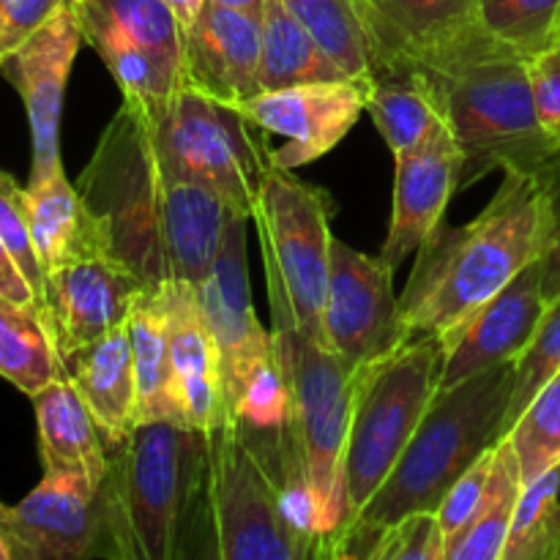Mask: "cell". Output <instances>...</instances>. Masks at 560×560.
Listing matches in <instances>:
<instances>
[{"label": "cell", "instance_id": "cell-13", "mask_svg": "<svg viewBox=\"0 0 560 560\" xmlns=\"http://www.w3.org/2000/svg\"><path fill=\"white\" fill-rule=\"evenodd\" d=\"M0 534L16 560L113 556L102 485L77 474H44L16 506L0 503Z\"/></svg>", "mask_w": 560, "mask_h": 560}, {"label": "cell", "instance_id": "cell-4", "mask_svg": "<svg viewBox=\"0 0 560 560\" xmlns=\"http://www.w3.org/2000/svg\"><path fill=\"white\" fill-rule=\"evenodd\" d=\"M517 364L479 372L457 386L438 388L388 479L339 534L328 558H364L388 525L413 512H438L454 481L503 441Z\"/></svg>", "mask_w": 560, "mask_h": 560}, {"label": "cell", "instance_id": "cell-34", "mask_svg": "<svg viewBox=\"0 0 560 560\" xmlns=\"http://www.w3.org/2000/svg\"><path fill=\"white\" fill-rule=\"evenodd\" d=\"M481 22L523 55L560 42V0H481Z\"/></svg>", "mask_w": 560, "mask_h": 560}, {"label": "cell", "instance_id": "cell-29", "mask_svg": "<svg viewBox=\"0 0 560 560\" xmlns=\"http://www.w3.org/2000/svg\"><path fill=\"white\" fill-rule=\"evenodd\" d=\"M63 375V359L42 312L0 295V377L33 397Z\"/></svg>", "mask_w": 560, "mask_h": 560}, {"label": "cell", "instance_id": "cell-1", "mask_svg": "<svg viewBox=\"0 0 560 560\" xmlns=\"http://www.w3.org/2000/svg\"><path fill=\"white\" fill-rule=\"evenodd\" d=\"M77 189L102 217L113 257L148 288L206 279L230 208L173 162L145 113L120 104Z\"/></svg>", "mask_w": 560, "mask_h": 560}, {"label": "cell", "instance_id": "cell-42", "mask_svg": "<svg viewBox=\"0 0 560 560\" xmlns=\"http://www.w3.org/2000/svg\"><path fill=\"white\" fill-rule=\"evenodd\" d=\"M71 0H0V63Z\"/></svg>", "mask_w": 560, "mask_h": 560}, {"label": "cell", "instance_id": "cell-2", "mask_svg": "<svg viewBox=\"0 0 560 560\" xmlns=\"http://www.w3.org/2000/svg\"><path fill=\"white\" fill-rule=\"evenodd\" d=\"M405 66L424 77L463 151L459 191L495 170L536 173L560 148L536 115L528 55L492 36L481 16Z\"/></svg>", "mask_w": 560, "mask_h": 560}, {"label": "cell", "instance_id": "cell-14", "mask_svg": "<svg viewBox=\"0 0 560 560\" xmlns=\"http://www.w3.org/2000/svg\"><path fill=\"white\" fill-rule=\"evenodd\" d=\"M246 222L230 213L224 224L222 244L208 268L206 279L195 284L202 320L211 331L222 366L224 408H233L241 386L277 355L273 334L260 326L252 306L249 266H246Z\"/></svg>", "mask_w": 560, "mask_h": 560}, {"label": "cell", "instance_id": "cell-20", "mask_svg": "<svg viewBox=\"0 0 560 560\" xmlns=\"http://www.w3.org/2000/svg\"><path fill=\"white\" fill-rule=\"evenodd\" d=\"M260 16L206 0L186 27V85L238 107L260 93Z\"/></svg>", "mask_w": 560, "mask_h": 560}, {"label": "cell", "instance_id": "cell-26", "mask_svg": "<svg viewBox=\"0 0 560 560\" xmlns=\"http://www.w3.org/2000/svg\"><path fill=\"white\" fill-rule=\"evenodd\" d=\"M137 375V424L142 421H178V394H175L173 364H170L167 345V310H164V290L148 288L131 306L126 320Z\"/></svg>", "mask_w": 560, "mask_h": 560}, {"label": "cell", "instance_id": "cell-8", "mask_svg": "<svg viewBox=\"0 0 560 560\" xmlns=\"http://www.w3.org/2000/svg\"><path fill=\"white\" fill-rule=\"evenodd\" d=\"M331 197L295 178L293 170L268 164L252 222L266 260L271 331L306 334L326 345L323 306L331 271Z\"/></svg>", "mask_w": 560, "mask_h": 560}, {"label": "cell", "instance_id": "cell-39", "mask_svg": "<svg viewBox=\"0 0 560 560\" xmlns=\"http://www.w3.org/2000/svg\"><path fill=\"white\" fill-rule=\"evenodd\" d=\"M492 459H495V446L487 448L463 476L452 485V490L446 492V498L438 506V520H441V528L446 534V545L452 547L459 536L468 530V525L474 523L476 512L481 509V501L487 495V487H490V474H492ZM446 547V552H448Z\"/></svg>", "mask_w": 560, "mask_h": 560}, {"label": "cell", "instance_id": "cell-15", "mask_svg": "<svg viewBox=\"0 0 560 560\" xmlns=\"http://www.w3.org/2000/svg\"><path fill=\"white\" fill-rule=\"evenodd\" d=\"M241 115L257 131L282 137L284 145L268 151V162L295 170L331 153L366 109L364 80H317L260 91L241 102Z\"/></svg>", "mask_w": 560, "mask_h": 560}, {"label": "cell", "instance_id": "cell-10", "mask_svg": "<svg viewBox=\"0 0 560 560\" xmlns=\"http://www.w3.org/2000/svg\"><path fill=\"white\" fill-rule=\"evenodd\" d=\"M82 38L118 82L124 102L162 118L186 88V27L164 0H74Z\"/></svg>", "mask_w": 560, "mask_h": 560}, {"label": "cell", "instance_id": "cell-12", "mask_svg": "<svg viewBox=\"0 0 560 560\" xmlns=\"http://www.w3.org/2000/svg\"><path fill=\"white\" fill-rule=\"evenodd\" d=\"M323 334L326 348L353 370H366L402 350L413 334L394 293V268L334 238Z\"/></svg>", "mask_w": 560, "mask_h": 560}, {"label": "cell", "instance_id": "cell-6", "mask_svg": "<svg viewBox=\"0 0 560 560\" xmlns=\"http://www.w3.org/2000/svg\"><path fill=\"white\" fill-rule=\"evenodd\" d=\"M206 503L217 558H323L320 541L295 520L277 470L233 413L206 430Z\"/></svg>", "mask_w": 560, "mask_h": 560}, {"label": "cell", "instance_id": "cell-9", "mask_svg": "<svg viewBox=\"0 0 560 560\" xmlns=\"http://www.w3.org/2000/svg\"><path fill=\"white\" fill-rule=\"evenodd\" d=\"M271 334L290 388L288 430L304 468L326 558L328 539L342 523V457L361 370L293 328Z\"/></svg>", "mask_w": 560, "mask_h": 560}, {"label": "cell", "instance_id": "cell-44", "mask_svg": "<svg viewBox=\"0 0 560 560\" xmlns=\"http://www.w3.org/2000/svg\"><path fill=\"white\" fill-rule=\"evenodd\" d=\"M164 3L175 11V16L180 20V25L189 27L191 22L197 20V14H200V9L206 0H164Z\"/></svg>", "mask_w": 560, "mask_h": 560}, {"label": "cell", "instance_id": "cell-36", "mask_svg": "<svg viewBox=\"0 0 560 560\" xmlns=\"http://www.w3.org/2000/svg\"><path fill=\"white\" fill-rule=\"evenodd\" d=\"M0 238L5 249L20 266L22 277L31 284L33 295L38 301V310L44 315V299H47V273H44L42 260H38L36 244H33L31 219H27L25 189L0 170Z\"/></svg>", "mask_w": 560, "mask_h": 560}, {"label": "cell", "instance_id": "cell-19", "mask_svg": "<svg viewBox=\"0 0 560 560\" xmlns=\"http://www.w3.org/2000/svg\"><path fill=\"white\" fill-rule=\"evenodd\" d=\"M394 164H397V184H394L392 224L377 257L397 271L443 222L448 200L459 191L463 151L448 126H441L421 145L397 153Z\"/></svg>", "mask_w": 560, "mask_h": 560}, {"label": "cell", "instance_id": "cell-27", "mask_svg": "<svg viewBox=\"0 0 560 560\" xmlns=\"http://www.w3.org/2000/svg\"><path fill=\"white\" fill-rule=\"evenodd\" d=\"M366 113L375 120L392 156L421 145L432 131L446 126L430 85L410 66L372 71L366 80Z\"/></svg>", "mask_w": 560, "mask_h": 560}, {"label": "cell", "instance_id": "cell-41", "mask_svg": "<svg viewBox=\"0 0 560 560\" xmlns=\"http://www.w3.org/2000/svg\"><path fill=\"white\" fill-rule=\"evenodd\" d=\"M528 69L541 129L560 142V42L530 55Z\"/></svg>", "mask_w": 560, "mask_h": 560}, {"label": "cell", "instance_id": "cell-40", "mask_svg": "<svg viewBox=\"0 0 560 560\" xmlns=\"http://www.w3.org/2000/svg\"><path fill=\"white\" fill-rule=\"evenodd\" d=\"M547 206V241L541 252V288L547 304L560 295V148L536 170Z\"/></svg>", "mask_w": 560, "mask_h": 560}, {"label": "cell", "instance_id": "cell-5", "mask_svg": "<svg viewBox=\"0 0 560 560\" xmlns=\"http://www.w3.org/2000/svg\"><path fill=\"white\" fill-rule=\"evenodd\" d=\"M113 448L102 481L113 558H180L189 509L206 492V432L142 421Z\"/></svg>", "mask_w": 560, "mask_h": 560}, {"label": "cell", "instance_id": "cell-28", "mask_svg": "<svg viewBox=\"0 0 560 560\" xmlns=\"http://www.w3.org/2000/svg\"><path fill=\"white\" fill-rule=\"evenodd\" d=\"M260 88L301 85L317 80H342L345 71L323 52L299 16L284 5V0H266L260 14Z\"/></svg>", "mask_w": 560, "mask_h": 560}, {"label": "cell", "instance_id": "cell-11", "mask_svg": "<svg viewBox=\"0 0 560 560\" xmlns=\"http://www.w3.org/2000/svg\"><path fill=\"white\" fill-rule=\"evenodd\" d=\"M151 126L178 167L217 191L230 213L252 219L271 162L257 129L238 109L186 85L162 118H151Z\"/></svg>", "mask_w": 560, "mask_h": 560}, {"label": "cell", "instance_id": "cell-18", "mask_svg": "<svg viewBox=\"0 0 560 560\" xmlns=\"http://www.w3.org/2000/svg\"><path fill=\"white\" fill-rule=\"evenodd\" d=\"M148 284L113 255L85 257L47 273L44 320L60 359L126 326Z\"/></svg>", "mask_w": 560, "mask_h": 560}, {"label": "cell", "instance_id": "cell-25", "mask_svg": "<svg viewBox=\"0 0 560 560\" xmlns=\"http://www.w3.org/2000/svg\"><path fill=\"white\" fill-rule=\"evenodd\" d=\"M31 399L44 474H77L102 485L109 470L107 441L74 383L63 375Z\"/></svg>", "mask_w": 560, "mask_h": 560}, {"label": "cell", "instance_id": "cell-3", "mask_svg": "<svg viewBox=\"0 0 560 560\" xmlns=\"http://www.w3.org/2000/svg\"><path fill=\"white\" fill-rule=\"evenodd\" d=\"M547 241V206L539 178L503 170L485 211L459 228L438 224L416 252L399 295L410 334H441L501 293L525 266L539 260Z\"/></svg>", "mask_w": 560, "mask_h": 560}, {"label": "cell", "instance_id": "cell-21", "mask_svg": "<svg viewBox=\"0 0 560 560\" xmlns=\"http://www.w3.org/2000/svg\"><path fill=\"white\" fill-rule=\"evenodd\" d=\"M162 290L164 310H167L170 364H173L180 416L186 427L206 432L228 413L217 345L202 320L195 284L167 282L162 284Z\"/></svg>", "mask_w": 560, "mask_h": 560}, {"label": "cell", "instance_id": "cell-33", "mask_svg": "<svg viewBox=\"0 0 560 560\" xmlns=\"http://www.w3.org/2000/svg\"><path fill=\"white\" fill-rule=\"evenodd\" d=\"M560 503V463L523 487L503 560H550Z\"/></svg>", "mask_w": 560, "mask_h": 560}, {"label": "cell", "instance_id": "cell-22", "mask_svg": "<svg viewBox=\"0 0 560 560\" xmlns=\"http://www.w3.org/2000/svg\"><path fill=\"white\" fill-rule=\"evenodd\" d=\"M370 38L372 71L397 69L479 20L481 0H353Z\"/></svg>", "mask_w": 560, "mask_h": 560}, {"label": "cell", "instance_id": "cell-16", "mask_svg": "<svg viewBox=\"0 0 560 560\" xmlns=\"http://www.w3.org/2000/svg\"><path fill=\"white\" fill-rule=\"evenodd\" d=\"M82 42L85 38H82L80 16L71 0L0 63V71L9 77L25 102L33 140L31 180H42L63 170L60 113H63L66 82Z\"/></svg>", "mask_w": 560, "mask_h": 560}, {"label": "cell", "instance_id": "cell-46", "mask_svg": "<svg viewBox=\"0 0 560 560\" xmlns=\"http://www.w3.org/2000/svg\"><path fill=\"white\" fill-rule=\"evenodd\" d=\"M0 560H16L14 558V550H11V545L5 541V536L0 534Z\"/></svg>", "mask_w": 560, "mask_h": 560}, {"label": "cell", "instance_id": "cell-35", "mask_svg": "<svg viewBox=\"0 0 560 560\" xmlns=\"http://www.w3.org/2000/svg\"><path fill=\"white\" fill-rule=\"evenodd\" d=\"M560 372V295L550 301L541 315L539 328L534 339L525 348V353L517 361V377H514L512 402H509L506 421H503V438L512 430L514 421L520 419L530 399L547 386Z\"/></svg>", "mask_w": 560, "mask_h": 560}, {"label": "cell", "instance_id": "cell-32", "mask_svg": "<svg viewBox=\"0 0 560 560\" xmlns=\"http://www.w3.org/2000/svg\"><path fill=\"white\" fill-rule=\"evenodd\" d=\"M506 441L517 454L525 485L560 463V372L530 399Z\"/></svg>", "mask_w": 560, "mask_h": 560}, {"label": "cell", "instance_id": "cell-7", "mask_svg": "<svg viewBox=\"0 0 560 560\" xmlns=\"http://www.w3.org/2000/svg\"><path fill=\"white\" fill-rule=\"evenodd\" d=\"M441 334H424L386 361L359 372L342 457V523L328 539L326 558L339 534L359 517L402 457L441 386Z\"/></svg>", "mask_w": 560, "mask_h": 560}, {"label": "cell", "instance_id": "cell-23", "mask_svg": "<svg viewBox=\"0 0 560 560\" xmlns=\"http://www.w3.org/2000/svg\"><path fill=\"white\" fill-rule=\"evenodd\" d=\"M25 206L44 273L85 257L113 255L102 217L88 206L63 170L42 180H27Z\"/></svg>", "mask_w": 560, "mask_h": 560}, {"label": "cell", "instance_id": "cell-17", "mask_svg": "<svg viewBox=\"0 0 560 560\" xmlns=\"http://www.w3.org/2000/svg\"><path fill=\"white\" fill-rule=\"evenodd\" d=\"M547 310L541 288V257L525 266L506 288L470 312L457 326L441 331V386L448 388L479 372L517 364Z\"/></svg>", "mask_w": 560, "mask_h": 560}, {"label": "cell", "instance_id": "cell-30", "mask_svg": "<svg viewBox=\"0 0 560 560\" xmlns=\"http://www.w3.org/2000/svg\"><path fill=\"white\" fill-rule=\"evenodd\" d=\"M523 474L512 443L503 438L495 446L492 474L481 509L463 536L448 547L446 560H503L517 501L523 495Z\"/></svg>", "mask_w": 560, "mask_h": 560}, {"label": "cell", "instance_id": "cell-43", "mask_svg": "<svg viewBox=\"0 0 560 560\" xmlns=\"http://www.w3.org/2000/svg\"><path fill=\"white\" fill-rule=\"evenodd\" d=\"M0 295H5V299L16 301V304H25V306H36L38 310V301L36 295H33L31 284H27V279L22 277L20 266L14 262V257L9 255V249H5L3 238H0ZM42 312V310H38Z\"/></svg>", "mask_w": 560, "mask_h": 560}, {"label": "cell", "instance_id": "cell-38", "mask_svg": "<svg viewBox=\"0 0 560 560\" xmlns=\"http://www.w3.org/2000/svg\"><path fill=\"white\" fill-rule=\"evenodd\" d=\"M446 534L435 512H413L388 525L370 560H446Z\"/></svg>", "mask_w": 560, "mask_h": 560}, {"label": "cell", "instance_id": "cell-37", "mask_svg": "<svg viewBox=\"0 0 560 560\" xmlns=\"http://www.w3.org/2000/svg\"><path fill=\"white\" fill-rule=\"evenodd\" d=\"M230 413L255 430H279L288 424L290 388L277 355L241 386Z\"/></svg>", "mask_w": 560, "mask_h": 560}, {"label": "cell", "instance_id": "cell-24", "mask_svg": "<svg viewBox=\"0 0 560 560\" xmlns=\"http://www.w3.org/2000/svg\"><path fill=\"white\" fill-rule=\"evenodd\" d=\"M63 370L85 399L107 446L124 443L137 427V375L126 326L63 355Z\"/></svg>", "mask_w": 560, "mask_h": 560}, {"label": "cell", "instance_id": "cell-45", "mask_svg": "<svg viewBox=\"0 0 560 560\" xmlns=\"http://www.w3.org/2000/svg\"><path fill=\"white\" fill-rule=\"evenodd\" d=\"M217 5H228V9H238V11H249V14H262V5L266 0H211Z\"/></svg>", "mask_w": 560, "mask_h": 560}, {"label": "cell", "instance_id": "cell-31", "mask_svg": "<svg viewBox=\"0 0 560 560\" xmlns=\"http://www.w3.org/2000/svg\"><path fill=\"white\" fill-rule=\"evenodd\" d=\"M301 25L315 36L323 52L345 71L350 80H370L372 52L364 22L353 0H284Z\"/></svg>", "mask_w": 560, "mask_h": 560}]
</instances>
